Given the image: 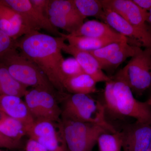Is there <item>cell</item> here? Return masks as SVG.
Masks as SVG:
<instances>
[{
  "mask_svg": "<svg viewBox=\"0 0 151 151\" xmlns=\"http://www.w3.org/2000/svg\"><path fill=\"white\" fill-rule=\"evenodd\" d=\"M70 35L115 41L123 40L127 38L117 32L106 23L96 20L84 22L77 31Z\"/></svg>",
  "mask_w": 151,
  "mask_h": 151,
  "instance_id": "e0dca14e",
  "label": "cell"
},
{
  "mask_svg": "<svg viewBox=\"0 0 151 151\" xmlns=\"http://www.w3.org/2000/svg\"><path fill=\"white\" fill-rule=\"evenodd\" d=\"M111 77L113 81L118 118L130 117L137 122L151 124V106L147 102L137 100L129 86L117 73Z\"/></svg>",
  "mask_w": 151,
  "mask_h": 151,
  "instance_id": "5b68a950",
  "label": "cell"
},
{
  "mask_svg": "<svg viewBox=\"0 0 151 151\" xmlns=\"http://www.w3.org/2000/svg\"><path fill=\"white\" fill-rule=\"evenodd\" d=\"M6 116V115L5 114L0 111V121H1Z\"/></svg>",
  "mask_w": 151,
  "mask_h": 151,
  "instance_id": "836d02e7",
  "label": "cell"
},
{
  "mask_svg": "<svg viewBox=\"0 0 151 151\" xmlns=\"http://www.w3.org/2000/svg\"><path fill=\"white\" fill-rule=\"evenodd\" d=\"M25 151H48L36 141L29 139L24 147Z\"/></svg>",
  "mask_w": 151,
  "mask_h": 151,
  "instance_id": "4dcf8cb0",
  "label": "cell"
},
{
  "mask_svg": "<svg viewBox=\"0 0 151 151\" xmlns=\"http://www.w3.org/2000/svg\"><path fill=\"white\" fill-rule=\"evenodd\" d=\"M58 96V94L43 89H28L24 96V101L35 121L60 122L61 111Z\"/></svg>",
  "mask_w": 151,
  "mask_h": 151,
  "instance_id": "52a82bcc",
  "label": "cell"
},
{
  "mask_svg": "<svg viewBox=\"0 0 151 151\" xmlns=\"http://www.w3.org/2000/svg\"><path fill=\"white\" fill-rule=\"evenodd\" d=\"M80 14L84 17H94L103 20L104 11L100 0H73Z\"/></svg>",
  "mask_w": 151,
  "mask_h": 151,
  "instance_id": "603a6c76",
  "label": "cell"
},
{
  "mask_svg": "<svg viewBox=\"0 0 151 151\" xmlns=\"http://www.w3.org/2000/svg\"><path fill=\"white\" fill-rule=\"evenodd\" d=\"M0 131L8 137L21 142L24 136H27L26 125L7 115L0 121Z\"/></svg>",
  "mask_w": 151,
  "mask_h": 151,
  "instance_id": "7402d4cb",
  "label": "cell"
},
{
  "mask_svg": "<svg viewBox=\"0 0 151 151\" xmlns=\"http://www.w3.org/2000/svg\"><path fill=\"white\" fill-rule=\"evenodd\" d=\"M58 100L61 103V119L98 125L110 133L117 132L106 118L103 103L90 95L58 92Z\"/></svg>",
  "mask_w": 151,
  "mask_h": 151,
  "instance_id": "7a4b0ae2",
  "label": "cell"
},
{
  "mask_svg": "<svg viewBox=\"0 0 151 151\" xmlns=\"http://www.w3.org/2000/svg\"><path fill=\"white\" fill-rule=\"evenodd\" d=\"M30 1L32 5L37 10L48 18V8L50 0H30Z\"/></svg>",
  "mask_w": 151,
  "mask_h": 151,
  "instance_id": "f546056e",
  "label": "cell"
},
{
  "mask_svg": "<svg viewBox=\"0 0 151 151\" xmlns=\"http://www.w3.org/2000/svg\"><path fill=\"white\" fill-rule=\"evenodd\" d=\"M150 90L151 91V85L150 87Z\"/></svg>",
  "mask_w": 151,
  "mask_h": 151,
  "instance_id": "74e56055",
  "label": "cell"
},
{
  "mask_svg": "<svg viewBox=\"0 0 151 151\" xmlns=\"http://www.w3.org/2000/svg\"><path fill=\"white\" fill-rule=\"evenodd\" d=\"M58 127L67 151H92L101 134L110 133L98 125L61 119Z\"/></svg>",
  "mask_w": 151,
  "mask_h": 151,
  "instance_id": "277c9868",
  "label": "cell"
},
{
  "mask_svg": "<svg viewBox=\"0 0 151 151\" xmlns=\"http://www.w3.org/2000/svg\"><path fill=\"white\" fill-rule=\"evenodd\" d=\"M0 29L17 40L32 31L20 15L0 0Z\"/></svg>",
  "mask_w": 151,
  "mask_h": 151,
  "instance_id": "9a60e30c",
  "label": "cell"
},
{
  "mask_svg": "<svg viewBox=\"0 0 151 151\" xmlns=\"http://www.w3.org/2000/svg\"><path fill=\"white\" fill-rule=\"evenodd\" d=\"M142 50L141 47L128 43L122 49L100 63L102 70L111 72L129 58L133 57Z\"/></svg>",
  "mask_w": 151,
  "mask_h": 151,
  "instance_id": "44dd1931",
  "label": "cell"
},
{
  "mask_svg": "<svg viewBox=\"0 0 151 151\" xmlns=\"http://www.w3.org/2000/svg\"><path fill=\"white\" fill-rule=\"evenodd\" d=\"M65 39L32 31L17 40L20 52L37 65L55 90L64 92L62 47Z\"/></svg>",
  "mask_w": 151,
  "mask_h": 151,
  "instance_id": "6da1fadb",
  "label": "cell"
},
{
  "mask_svg": "<svg viewBox=\"0 0 151 151\" xmlns=\"http://www.w3.org/2000/svg\"><path fill=\"white\" fill-rule=\"evenodd\" d=\"M133 94L141 96L151 85V49H142L117 73Z\"/></svg>",
  "mask_w": 151,
  "mask_h": 151,
  "instance_id": "8992f818",
  "label": "cell"
},
{
  "mask_svg": "<svg viewBox=\"0 0 151 151\" xmlns=\"http://www.w3.org/2000/svg\"><path fill=\"white\" fill-rule=\"evenodd\" d=\"M116 101L113 90V81L111 77L110 81L105 82L104 92V104L106 116L107 113L113 116V118H118L116 108Z\"/></svg>",
  "mask_w": 151,
  "mask_h": 151,
  "instance_id": "484cf974",
  "label": "cell"
},
{
  "mask_svg": "<svg viewBox=\"0 0 151 151\" xmlns=\"http://www.w3.org/2000/svg\"><path fill=\"white\" fill-rule=\"evenodd\" d=\"M128 43L135 45L132 41L126 38L123 40L109 44L97 50L89 52L97 60L100 64L101 63L112 56L117 52L122 49Z\"/></svg>",
  "mask_w": 151,
  "mask_h": 151,
  "instance_id": "d4e9b609",
  "label": "cell"
},
{
  "mask_svg": "<svg viewBox=\"0 0 151 151\" xmlns=\"http://www.w3.org/2000/svg\"><path fill=\"white\" fill-rule=\"evenodd\" d=\"M28 87L19 83L0 63V94L24 97Z\"/></svg>",
  "mask_w": 151,
  "mask_h": 151,
  "instance_id": "ffe728a7",
  "label": "cell"
},
{
  "mask_svg": "<svg viewBox=\"0 0 151 151\" xmlns=\"http://www.w3.org/2000/svg\"><path fill=\"white\" fill-rule=\"evenodd\" d=\"M62 50L72 55L81 65L84 73L90 76L97 83H105L111 80V77L104 73L99 62L89 52L80 50L65 42L63 45Z\"/></svg>",
  "mask_w": 151,
  "mask_h": 151,
  "instance_id": "5bb4252c",
  "label": "cell"
},
{
  "mask_svg": "<svg viewBox=\"0 0 151 151\" xmlns=\"http://www.w3.org/2000/svg\"><path fill=\"white\" fill-rule=\"evenodd\" d=\"M100 1L103 9L115 12L139 29L151 32L147 23L149 12L140 8L132 0H100Z\"/></svg>",
  "mask_w": 151,
  "mask_h": 151,
  "instance_id": "8fae6325",
  "label": "cell"
},
{
  "mask_svg": "<svg viewBox=\"0 0 151 151\" xmlns=\"http://www.w3.org/2000/svg\"><path fill=\"white\" fill-rule=\"evenodd\" d=\"M0 63L17 81L28 88L43 89L58 94V92L37 65L17 49L12 50L2 57Z\"/></svg>",
  "mask_w": 151,
  "mask_h": 151,
  "instance_id": "3957f363",
  "label": "cell"
},
{
  "mask_svg": "<svg viewBox=\"0 0 151 151\" xmlns=\"http://www.w3.org/2000/svg\"><path fill=\"white\" fill-rule=\"evenodd\" d=\"M0 111L23 122L27 127L35 121L24 100L18 96L0 94Z\"/></svg>",
  "mask_w": 151,
  "mask_h": 151,
  "instance_id": "2e32d148",
  "label": "cell"
},
{
  "mask_svg": "<svg viewBox=\"0 0 151 151\" xmlns=\"http://www.w3.org/2000/svg\"><path fill=\"white\" fill-rule=\"evenodd\" d=\"M27 136L48 151H67L58 127V123L34 121L27 127Z\"/></svg>",
  "mask_w": 151,
  "mask_h": 151,
  "instance_id": "9c48e42d",
  "label": "cell"
},
{
  "mask_svg": "<svg viewBox=\"0 0 151 151\" xmlns=\"http://www.w3.org/2000/svg\"><path fill=\"white\" fill-rule=\"evenodd\" d=\"M97 144L100 151H122V138L119 131L101 134Z\"/></svg>",
  "mask_w": 151,
  "mask_h": 151,
  "instance_id": "cb8c5ba5",
  "label": "cell"
},
{
  "mask_svg": "<svg viewBox=\"0 0 151 151\" xmlns=\"http://www.w3.org/2000/svg\"><path fill=\"white\" fill-rule=\"evenodd\" d=\"M22 144L21 141L15 140L5 136L0 131V149L17 150L22 148Z\"/></svg>",
  "mask_w": 151,
  "mask_h": 151,
  "instance_id": "f1b7e54d",
  "label": "cell"
},
{
  "mask_svg": "<svg viewBox=\"0 0 151 151\" xmlns=\"http://www.w3.org/2000/svg\"><path fill=\"white\" fill-rule=\"evenodd\" d=\"M122 151H147L151 138V124L136 121L120 131Z\"/></svg>",
  "mask_w": 151,
  "mask_h": 151,
  "instance_id": "4fadbf2b",
  "label": "cell"
},
{
  "mask_svg": "<svg viewBox=\"0 0 151 151\" xmlns=\"http://www.w3.org/2000/svg\"><path fill=\"white\" fill-rule=\"evenodd\" d=\"M16 41L0 29V58L12 50L17 49Z\"/></svg>",
  "mask_w": 151,
  "mask_h": 151,
  "instance_id": "83f0119b",
  "label": "cell"
},
{
  "mask_svg": "<svg viewBox=\"0 0 151 151\" xmlns=\"http://www.w3.org/2000/svg\"><path fill=\"white\" fill-rule=\"evenodd\" d=\"M96 82L85 73L68 78L63 84L65 92L70 94H89L97 92Z\"/></svg>",
  "mask_w": 151,
  "mask_h": 151,
  "instance_id": "ac0fdd59",
  "label": "cell"
},
{
  "mask_svg": "<svg viewBox=\"0 0 151 151\" xmlns=\"http://www.w3.org/2000/svg\"><path fill=\"white\" fill-rule=\"evenodd\" d=\"M103 20L117 32L132 41L136 46L151 49V32L139 29L115 12L104 9Z\"/></svg>",
  "mask_w": 151,
  "mask_h": 151,
  "instance_id": "7c38bea8",
  "label": "cell"
},
{
  "mask_svg": "<svg viewBox=\"0 0 151 151\" xmlns=\"http://www.w3.org/2000/svg\"><path fill=\"white\" fill-rule=\"evenodd\" d=\"M147 151H151V138L150 141V144H149V145L148 147L147 150Z\"/></svg>",
  "mask_w": 151,
  "mask_h": 151,
  "instance_id": "d590c367",
  "label": "cell"
},
{
  "mask_svg": "<svg viewBox=\"0 0 151 151\" xmlns=\"http://www.w3.org/2000/svg\"><path fill=\"white\" fill-rule=\"evenodd\" d=\"M138 6L149 12L151 9V0H132Z\"/></svg>",
  "mask_w": 151,
  "mask_h": 151,
  "instance_id": "1f68e13d",
  "label": "cell"
},
{
  "mask_svg": "<svg viewBox=\"0 0 151 151\" xmlns=\"http://www.w3.org/2000/svg\"><path fill=\"white\" fill-rule=\"evenodd\" d=\"M48 15L54 27L69 34L77 31L86 19L79 12L73 0H50Z\"/></svg>",
  "mask_w": 151,
  "mask_h": 151,
  "instance_id": "ba28073f",
  "label": "cell"
},
{
  "mask_svg": "<svg viewBox=\"0 0 151 151\" xmlns=\"http://www.w3.org/2000/svg\"><path fill=\"white\" fill-rule=\"evenodd\" d=\"M0 151H9L7 150H2V149H0Z\"/></svg>",
  "mask_w": 151,
  "mask_h": 151,
  "instance_id": "8d00e7d4",
  "label": "cell"
},
{
  "mask_svg": "<svg viewBox=\"0 0 151 151\" xmlns=\"http://www.w3.org/2000/svg\"><path fill=\"white\" fill-rule=\"evenodd\" d=\"M60 37H62L67 40L68 44L78 49L86 52H91L97 50L103 47L118 41L110 39L95 38L88 37L74 36L68 34L60 33ZM120 41V40H119Z\"/></svg>",
  "mask_w": 151,
  "mask_h": 151,
  "instance_id": "d6986e66",
  "label": "cell"
},
{
  "mask_svg": "<svg viewBox=\"0 0 151 151\" xmlns=\"http://www.w3.org/2000/svg\"><path fill=\"white\" fill-rule=\"evenodd\" d=\"M149 17L147 20V23L151 29V9L150 11H149Z\"/></svg>",
  "mask_w": 151,
  "mask_h": 151,
  "instance_id": "d6a6232c",
  "label": "cell"
},
{
  "mask_svg": "<svg viewBox=\"0 0 151 151\" xmlns=\"http://www.w3.org/2000/svg\"><path fill=\"white\" fill-rule=\"evenodd\" d=\"M4 4L18 13L31 31L44 30L60 37V32L54 27L48 17L33 6L30 0H1Z\"/></svg>",
  "mask_w": 151,
  "mask_h": 151,
  "instance_id": "30bf717a",
  "label": "cell"
},
{
  "mask_svg": "<svg viewBox=\"0 0 151 151\" xmlns=\"http://www.w3.org/2000/svg\"><path fill=\"white\" fill-rule=\"evenodd\" d=\"M62 71L64 82L68 78L85 73L78 61L73 57L64 59L62 64Z\"/></svg>",
  "mask_w": 151,
  "mask_h": 151,
  "instance_id": "4316f807",
  "label": "cell"
},
{
  "mask_svg": "<svg viewBox=\"0 0 151 151\" xmlns=\"http://www.w3.org/2000/svg\"><path fill=\"white\" fill-rule=\"evenodd\" d=\"M146 102H147V103L149 104V105L151 107V95L150 97V98H149L148 100H147Z\"/></svg>",
  "mask_w": 151,
  "mask_h": 151,
  "instance_id": "e575fe53",
  "label": "cell"
}]
</instances>
